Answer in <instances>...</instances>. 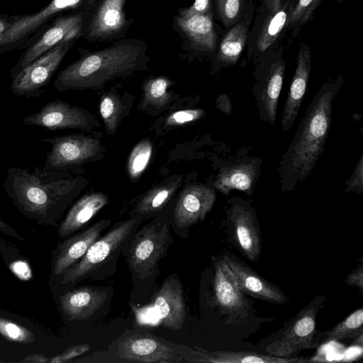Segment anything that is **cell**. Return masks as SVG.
<instances>
[{
	"mask_svg": "<svg viewBox=\"0 0 363 363\" xmlns=\"http://www.w3.org/2000/svg\"><path fill=\"white\" fill-rule=\"evenodd\" d=\"M73 172L43 166L33 170L9 167L3 186L21 213L40 223L54 224L84 186V178Z\"/></svg>",
	"mask_w": 363,
	"mask_h": 363,
	"instance_id": "cell-1",
	"label": "cell"
},
{
	"mask_svg": "<svg viewBox=\"0 0 363 363\" xmlns=\"http://www.w3.org/2000/svg\"><path fill=\"white\" fill-rule=\"evenodd\" d=\"M337 76L325 82L313 98L292 141L282 155L277 174L283 192L292 191L311 173L325 149L332 121V104L343 84Z\"/></svg>",
	"mask_w": 363,
	"mask_h": 363,
	"instance_id": "cell-2",
	"label": "cell"
},
{
	"mask_svg": "<svg viewBox=\"0 0 363 363\" xmlns=\"http://www.w3.org/2000/svg\"><path fill=\"white\" fill-rule=\"evenodd\" d=\"M146 49L141 40L124 39L88 52L58 74L54 87L59 91L99 90L111 80L145 69Z\"/></svg>",
	"mask_w": 363,
	"mask_h": 363,
	"instance_id": "cell-3",
	"label": "cell"
},
{
	"mask_svg": "<svg viewBox=\"0 0 363 363\" xmlns=\"http://www.w3.org/2000/svg\"><path fill=\"white\" fill-rule=\"evenodd\" d=\"M247 39V57L256 65L278 48L286 31L290 10L296 0H259Z\"/></svg>",
	"mask_w": 363,
	"mask_h": 363,
	"instance_id": "cell-4",
	"label": "cell"
},
{
	"mask_svg": "<svg viewBox=\"0 0 363 363\" xmlns=\"http://www.w3.org/2000/svg\"><path fill=\"white\" fill-rule=\"evenodd\" d=\"M142 218L133 216L117 223L106 234L100 236L84 255L59 277L60 284H70L94 277L99 270L116 258L128 243Z\"/></svg>",
	"mask_w": 363,
	"mask_h": 363,
	"instance_id": "cell-5",
	"label": "cell"
},
{
	"mask_svg": "<svg viewBox=\"0 0 363 363\" xmlns=\"http://www.w3.org/2000/svg\"><path fill=\"white\" fill-rule=\"evenodd\" d=\"M171 242L169 225L166 221L154 220L133 234L128 242L126 255L132 273L141 280L150 278Z\"/></svg>",
	"mask_w": 363,
	"mask_h": 363,
	"instance_id": "cell-6",
	"label": "cell"
},
{
	"mask_svg": "<svg viewBox=\"0 0 363 363\" xmlns=\"http://www.w3.org/2000/svg\"><path fill=\"white\" fill-rule=\"evenodd\" d=\"M284 52V47L280 45L267 54L255 65L254 73L257 82L254 85L253 94L259 116L271 125L276 121L284 77L286 61Z\"/></svg>",
	"mask_w": 363,
	"mask_h": 363,
	"instance_id": "cell-7",
	"label": "cell"
},
{
	"mask_svg": "<svg viewBox=\"0 0 363 363\" xmlns=\"http://www.w3.org/2000/svg\"><path fill=\"white\" fill-rule=\"evenodd\" d=\"M325 302V296H315L289 321L281 336L267 346V353L279 357L290 358L296 357L303 350L314 349L313 339L318 332L317 315L324 307Z\"/></svg>",
	"mask_w": 363,
	"mask_h": 363,
	"instance_id": "cell-8",
	"label": "cell"
},
{
	"mask_svg": "<svg viewBox=\"0 0 363 363\" xmlns=\"http://www.w3.org/2000/svg\"><path fill=\"white\" fill-rule=\"evenodd\" d=\"M40 141L51 144L43 164L49 169L74 171L99 156L102 150L99 140L82 134L43 138Z\"/></svg>",
	"mask_w": 363,
	"mask_h": 363,
	"instance_id": "cell-9",
	"label": "cell"
},
{
	"mask_svg": "<svg viewBox=\"0 0 363 363\" xmlns=\"http://www.w3.org/2000/svg\"><path fill=\"white\" fill-rule=\"evenodd\" d=\"M74 40L61 43L22 68L12 77L10 88L16 96L38 97L50 82Z\"/></svg>",
	"mask_w": 363,
	"mask_h": 363,
	"instance_id": "cell-10",
	"label": "cell"
},
{
	"mask_svg": "<svg viewBox=\"0 0 363 363\" xmlns=\"http://www.w3.org/2000/svg\"><path fill=\"white\" fill-rule=\"evenodd\" d=\"M226 210L227 223L233 242L248 259L257 262L262 252L260 225L249 201L232 198Z\"/></svg>",
	"mask_w": 363,
	"mask_h": 363,
	"instance_id": "cell-11",
	"label": "cell"
},
{
	"mask_svg": "<svg viewBox=\"0 0 363 363\" xmlns=\"http://www.w3.org/2000/svg\"><path fill=\"white\" fill-rule=\"evenodd\" d=\"M25 125L38 126L50 130L75 128L89 130L99 125L90 112L60 100L45 104L38 112L26 116Z\"/></svg>",
	"mask_w": 363,
	"mask_h": 363,
	"instance_id": "cell-12",
	"label": "cell"
},
{
	"mask_svg": "<svg viewBox=\"0 0 363 363\" xmlns=\"http://www.w3.org/2000/svg\"><path fill=\"white\" fill-rule=\"evenodd\" d=\"M221 259L228 267L244 294L279 305L289 302L284 292L279 286L259 276L234 254L225 252Z\"/></svg>",
	"mask_w": 363,
	"mask_h": 363,
	"instance_id": "cell-13",
	"label": "cell"
},
{
	"mask_svg": "<svg viewBox=\"0 0 363 363\" xmlns=\"http://www.w3.org/2000/svg\"><path fill=\"white\" fill-rule=\"evenodd\" d=\"M83 16L80 13L57 18L53 25L28 49L18 62L11 70V77L55 46L78 38L82 30Z\"/></svg>",
	"mask_w": 363,
	"mask_h": 363,
	"instance_id": "cell-14",
	"label": "cell"
},
{
	"mask_svg": "<svg viewBox=\"0 0 363 363\" xmlns=\"http://www.w3.org/2000/svg\"><path fill=\"white\" fill-rule=\"evenodd\" d=\"M120 358L136 362H175L182 361L177 350L166 341L150 335H132L118 345Z\"/></svg>",
	"mask_w": 363,
	"mask_h": 363,
	"instance_id": "cell-15",
	"label": "cell"
},
{
	"mask_svg": "<svg viewBox=\"0 0 363 363\" xmlns=\"http://www.w3.org/2000/svg\"><path fill=\"white\" fill-rule=\"evenodd\" d=\"M111 223L110 219L103 218L60 242L52 259V278H59L66 269L76 264Z\"/></svg>",
	"mask_w": 363,
	"mask_h": 363,
	"instance_id": "cell-16",
	"label": "cell"
},
{
	"mask_svg": "<svg viewBox=\"0 0 363 363\" xmlns=\"http://www.w3.org/2000/svg\"><path fill=\"white\" fill-rule=\"evenodd\" d=\"M216 199L215 190L211 187L202 184L186 186L180 193L174 209L176 225L184 228L203 221Z\"/></svg>",
	"mask_w": 363,
	"mask_h": 363,
	"instance_id": "cell-17",
	"label": "cell"
},
{
	"mask_svg": "<svg viewBox=\"0 0 363 363\" xmlns=\"http://www.w3.org/2000/svg\"><path fill=\"white\" fill-rule=\"evenodd\" d=\"M311 51L308 44L300 43L296 66L284 106L281 125L287 132L294 125L303 100L311 71Z\"/></svg>",
	"mask_w": 363,
	"mask_h": 363,
	"instance_id": "cell-18",
	"label": "cell"
},
{
	"mask_svg": "<svg viewBox=\"0 0 363 363\" xmlns=\"http://www.w3.org/2000/svg\"><path fill=\"white\" fill-rule=\"evenodd\" d=\"M153 304L164 328L173 330L182 328L186 317V306L179 278L171 275L164 281L155 294Z\"/></svg>",
	"mask_w": 363,
	"mask_h": 363,
	"instance_id": "cell-19",
	"label": "cell"
},
{
	"mask_svg": "<svg viewBox=\"0 0 363 363\" xmlns=\"http://www.w3.org/2000/svg\"><path fill=\"white\" fill-rule=\"evenodd\" d=\"M126 0H102L88 26L86 38L90 42L116 38L127 26L124 13Z\"/></svg>",
	"mask_w": 363,
	"mask_h": 363,
	"instance_id": "cell-20",
	"label": "cell"
},
{
	"mask_svg": "<svg viewBox=\"0 0 363 363\" xmlns=\"http://www.w3.org/2000/svg\"><path fill=\"white\" fill-rule=\"evenodd\" d=\"M259 157L223 167L216 176L213 186L228 196L233 190L241 191L251 196L261 169Z\"/></svg>",
	"mask_w": 363,
	"mask_h": 363,
	"instance_id": "cell-21",
	"label": "cell"
},
{
	"mask_svg": "<svg viewBox=\"0 0 363 363\" xmlns=\"http://www.w3.org/2000/svg\"><path fill=\"white\" fill-rule=\"evenodd\" d=\"M255 9L253 1L249 0L238 21L223 37L216 55V60L222 67L234 65L238 61L246 47Z\"/></svg>",
	"mask_w": 363,
	"mask_h": 363,
	"instance_id": "cell-22",
	"label": "cell"
},
{
	"mask_svg": "<svg viewBox=\"0 0 363 363\" xmlns=\"http://www.w3.org/2000/svg\"><path fill=\"white\" fill-rule=\"evenodd\" d=\"M213 286L216 302L222 311L235 316L245 315V294L222 259L215 262Z\"/></svg>",
	"mask_w": 363,
	"mask_h": 363,
	"instance_id": "cell-23",
	"label": "cell"
},
{
	"mask_svg": "<svg viewBox=\"0 0 363 363\" xmlns=\"http://www.w3.org/2000/svg\"><path fill=\"white\" fill-rule=\"evenodd\" d=\"M107 291L94 287H81L69 291L60 297L59 304L65 316L70 320L91 317L104 304Z\"/></svg>",
	"mask_w": 363,
	"mask_h": 363,
	"instance_id": "cell-24",
	"label": "cell"
},
{
	"mask_svg": "<svg viewBox=\"0 0 363 363\" xmlns=\"http://www.w3.org/2000/svg\"><path fill=\"white\" fill-rule=\"evenodd\" d=\"M81 1L82 0H52L49 5L39 12L17 18L9 24L0 38V45L19 40L35 31L55 13L73 8Z\"/></svg>",
	"mask_w": 363,
	"mask_h": 363,
	"instance_id": "cell-25",
	"label": "cell"
},
{
	"mask_svg": "<svg viewBox=\"0 0 363 363\" xmlns=\"http://www.w3.org/2000/svg\"><path fill=\"white\" fill-rule=\"evenodd\" d=\"M108 202L101 192L84 195L71 207L58 228V235L65 238L84 227Z\"/></svg>",
	"mask_w": 363,
	"mask_h": 363,
	"instance_id": "cell-26",
	"label": "cell"
},
{
	"mask_svg": "<svg viewBox=\"0 0 363 363\" xmlns=\"http://www.w3.org/2000/svg\"><path fill=\"white\" fill-rule=\"evenodd\" d=\"M176 24L199 51L213 52L217 48L218 38L211 15L177 16Z\"/></svg>",
	"mask_w": 363,
	"mask_h": 363,
	"instance_id": "cell-27",
	"label": "cell"
},
{
	"mask_svg": "<svg viewBox=\"0 0 363 363\" xmlns=\"http://www.w3.org/2000/svg\"><path fill=\"white\" fill-rule=\"evenodd\" d=\"M189 362H213V363H291L306 362L307 359L302 358L279 357L272 354H259L245 351H213L203 350L193 352Z\"/></svg>",
	"mask_w": 363,
	"mask_h": 363,
	"instance_id": "cell-28",
	"label": "cell"
},
{
	"mask_svg": "<svg viewBox=\"0 0 363 363\" xmlns=\"http://www.w3.org/2000/svg\"><path fill=\"white\" fill-rule=\"evenodd\" d=\"M363 335V308L355 310L326 331L317 332L313 339L314 349L330 342L351 340Z\"/></svg>",
	"mask_w": 363,
	"mask_h": 363,
	"instance_id": "cell-29",
	"label": "cell"
},
{
	"mask_svg": "<svg viewBox=\"0 0 363 363\" xmlns=\"http://www.w3.org/2000/svg\"><path fill=\"white\" fill-rule=\"evenodd\" d=\"M179 186V179H177L152 189L135 204L131 213L143 218L157 213L169 201Z\"/></svg>",
	"mask_w": 363,
	"mask_h": 363,
	"instance_id": "cell-30",
	"label": "cell"
},
{
	"mask_svg": "<svg viewBox=\"0 0 363 363\" xmlns=\"http://www.w3.org/2000/svg\"><path fill=\"white\" fill-rule=\"evenodd\" d=\"M172 84V82L165 77H153L145 81L143 88L142 107L161 109L167 106L172 100L168 91Z\"/></svg>",
	"mask_w": 363,
	"mask_h": 363,
	"instance_id": "cell-31",
	"label": "cell"
},
{
	"mask_svg": "<svg viewBox=\"0 0 363 363\" xmlns=\"http://www.w3.org/2000/svg\"><path fill=\"white\" fill-rule=\"evenodd\" d=\"M323 0H296L286 24V30H291L289 44L301 31L302 27L312 20L316 9Z\"/></svg>",
	"mask_w": 363,
	"mask_h": 363,
	"instance_id": "cell-32",
	"label": "cell"
},
{
	"mask_svg": "<svg viewBox=\"0 0 363 363\" xmlns=\"http://www.w3.org/2000/svg\"><path fill=\"white\" fill-rule=\"evenodd\" d=\"M124 106L120 96L110 91L104 93L99 103V113L108 134L117 130L124 113Z\"/></svg>",
	"mask_w": 363,
	"mask_h": 363,
	"instance_id": "cell-33",
	"label": "cell"
},
{
	"mask_svg": "<svg viewBox=\"0 0 363 363\" xmlns=\"http://www.w3.org/2000/svg\"><path fill=\"white\" fill-rule=\"evenodd\" d=\"M152 154V145L149 140L138 143L130 153L127 162L129 177L138 179L147 167Z\"/></svg>",
	"mask_w": 363,
	"mask_h": 363,
	"instance_id": "cell-34",
	"label": "cell"
},
{
	"mask_svg": "<svg viewBox=\"0 0 363 363\" xmlns=\"http://www.w3.org/2000/svg\"><path fill=\"white\" fill-rule=\"evenodd\" d=\"M249 0H216L218 16L225 28L238 21Z\"/></svg>",
	"mask_w": 363,
	"mask_h": 363,
	"instance_id": "cell-35",
	"label": "cell"
},
{
	"mask_svg": "<svg viewBox=\"0 0 363 363\" xmlns=\"http://www.w3.org/2000/svg\"><path fill=\"white\" fill-rule=\"evenodd\" d=\"M0 335L7 340L23 344L31 343L35 340L29 330L2 318H0Z\"/></svg>",
	"mask_w": 363,
	"mask_h": 363,
	"instance_id": "cell-36",
	"label": "cell"
},
{
	"mask_svg": "<svg viewBox=\"0 0 363 363\" xmlns=\"http://www.w3.org/2000/svg\"><path fill=\"white\" fill-rule=\"evenodd\" d=\"M205 113L204 110L200 108L177 111L168 116L165 124L167 126L182 125L200 119Z\"/></svg>",
	"mask_w": 363,
	"mask_h": 363,
	"instance_id": "cell-37",
	"label": "cell"
},
{
	"mask_svg": "<svg viewBox=\"0 0 363 363\" xmlns=\"http://www.w3.org/2000/svg\"><path fill=\"white\" fill-rule=\"evenodd\" d=\"M346 192H356L362 194L363 192V156L359 158L354 169L350 177L345 182Z\"/></svg>",
	"mask_w": 363,
	"mask_h": 363,
	"instance_id": "cell-38",
	"label": "cell"
},
{
	"mask_svg": "<svg viewBox=\"0 0 363 363\" xmlns=\"http://www.w3.org/2000/svg\"><path fill=\"white\" fill-rule=\"evenodd\" d=\"M178 13L182 16L194 14L213 16L212 0H195L190 7L179 9Z\"/></svg>",
	"mask_w": 363,
	"mask_h": 363,
	"instance_id": "cell-39",
	"label": "cell"
},
{
	"mask_svg": "<svg viewBox=\"0 0 363 363\" xmlns=\"http://www.w3.org/2000/svg\"><path fill=\"white\" fill-rule=\"evenodd\" d=\"M90 346L88 344H81L72 346L60 354L53 357L50 359L52 363H64L88 352Z\"/></svg>",
	"mask_w": 363,
	"mask_h": 363,
	"instance_id": "cell-40",
	"label": "cell"
},
{
	"mask_svg": "<svg viewBox=\"0 0 363 363\" xmlns=\"http://www.w3.org/2000/svg\"><path fill=\"white\" fill-rule=\"evenodd\" d=\"M345 283L350 286H357L360 291L363 290V265L359 264L345 279Z\"/></svg>",
	"mask_w": 363,
	"mask_h": 363,
	"instance_id": "cell-41",
	"label": "cell"
},
{
	"mask_svg": "<svg viewBox=\"0 0 363 363\" xmlns=\"http://www.w3.org/2000/svg\"><path fill=\"white\" fill-rule=\"evenodd\" d=\"M0 231L3 232L4 233H6L7 235H9L16 239H19L21 240H24L23 238H22L18 233L11 226H9L8 224H6L5 222H4L0 218Z\"/></svg>",
	"mask_w": 363,
	"mask_h": 363,
	"instance_id": "cell-42",
	"label": "cell"
},
{
	"mask_svg": "<svg viewBox=\"0 0 363 363\" xmlns=\"http://www.w3.org/2000/svg\"><path fill=\"white\" fill-rule=\"evenodd\" d=\"M24 362H47L46 358L40 354H33L27 357Z\"/></svg>",
	"mask_w": 363,
	"mask_h": 363,
	"instance_id": "cell-43",
	"label": "cell"
},
{
	"mask_svg": "<svg viewBox=\"0 0 363 363\" xmlns=\"http://www.w3.org/2000/svg\"><path fill=\"white\" fill-rule=\"evenodd\" d=\"M9 25L6 24V22H5L4 20L0 19V38L7 28Z\"/></svg>",
	"mask_w": 363,
	"mask_h": 363,
	"instance_id": "cell-44",
	"label": "cell"
},
{
	"mask_svg": "<svg viewBox=\"0 0 363 363\" xmlns=\"http://www.w3.org/2000/svg\"><path fill=\"white\" fill-rule=\"evenodd\" d=\"M345 0H337V4H341L342 2L345 1Z\"/></svg>",
	"mask_w": 363,
	"mask_h": 363,
	"instance_id": "cell-45",
	"label": "cell"
}]
</instances>
